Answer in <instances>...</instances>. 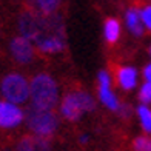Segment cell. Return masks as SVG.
Here are the masks:
<instances>
[{
  "label": "cell",
  "mask_w": 151,
  "mask_h": 151,
  "mask_svg": "<svg viewBox=\"0 0 151 151\" xmlns=\"http://www.w3.org/2000/svg\"><path fill=\"white\" fill-rule=\"evenodd\" d=\"M127 23H128V28L131 29V32L134 36H142L143 28L140 25V11H137L134 8L128 9L127 12Z\"/></svg>",
  "instance_id": "4fadbf2b"
},
{
  "label": "cell",
  "mask_w": 151,
  "mask_h": 151,
  "mask_svg": "<svg viewBox=\"0 0 151 151\" xmlns=\"http://www.w3.org/2000/svg\"><path fill=\"white\" fill-rule=\"evenodd\" d=\"M25 120L32 134L50 137L59 127V117L52 109H43L31 105L25 113Z\"/></svg>",
  "instance_id": "3957f363"
},
{
  "label": "cell",
  "mask_w": 151,
  "mask_h": 151,
  "mask_svg": "<svg viewBox=\"0 0 151 151\" xmlns=\"http://www.w3.org/2000/svg\"><path fill=\"white\" fill-rule=\"evenodd\" d=\"M29 99L31 105L37 108L54 109L59 100V88L56 80L45 73L34 76L29 82Z\"/></svg>",
  "instance_id": "7a4b0ae2"
},
{
  "label": "cell",
  "mask_w": 151,
  "mask_h": 151,
  "mask_svg": "<svg viewBox=\"0 0 151 151\" xmlns=\"http://www.w3.org/2000/svg\"><path fill=\"white\" fill-rule=\"evenodd\" d=\"M94 108V100L85 91H73L65 96L62 102L60 111L62 116L68 120H77L82 117V114L86 111H91Z\"/></svg>",
  "instance_id": "5b68a950"
},
{
  "label": "cell",
  "mask_w": 151,
  "mask_h": 151,
  "mask_svg": "<svg viewBox=\"0 0 151 151\" xmlns=\"http://www.w3.org/2000/svg\"><path fill=\"white\" fill-rule=\"evenodd\" d=\"M0 93L6 100L22 105L29 99V82L20 73H9L0 82Z\"/></svg>",
  "instance_id": "277c9868"
},
{
  "label": "cell",
  "mask_w": 151,
  "mask_h": 151,
  "mask_svg": "<svg viewBox=\"0 0 151 151\" xmlns=\"http://www.w3.org/2000/svg\"><path fill=\"white\" fill-rule=\"evenodd\" d=\"M6 151H9V150H6Z\"/></svg>",
  "instance_id": "7402d4cb"
},
{
  "label": "cell",
  "mask_w": 151,
  "mask_h": 151,
  "mask_svg": "<svg viewBox=\"0 0 151 151\" xmlns=\"http://www.w3.org/2000/svg\"><path fill=\"white\" fill-rule=\"evenodd\" d=\"M19 31L43 52H59L65 46L63 20L59 14L25 11L19 17Z\"/></svg>",
  "instance_id": "6da1fadb"
},
{
  "label": "cell",
  "mask_w": 151,
  "mask_h": 151,
  "mask_svg": "<svg viewBox=\"0 0 151 151\" xmlns=\"http://www.w3.org/2000/svg\"><path fill=\"white\" fill-rule=\"evenodd\" d=\"M25 120V113L17 104L9 100H0V128L12 129Z\"/></svg>",
  "instance_id": "8992f818"
},
{
  "label": "cell",
  "mask_w": 151,
  "mask_h": 151,
  "mask_svg": "<svg viewBox=\"0 0 151 151\" xmlns=\"http://www.w3.org/2000/svg\"><path fill=\"white\" fill-rule=\"evenodd\" d=\"M105 39L108 43H116L120 36V23L117 19H106L105 22Z\"/></svg>",
  "instance_id": "7c38bea8"
},
{
  "label": "cell",
  "mask_w": 151,
  "mask_h": 151,
  "mask_svg": "<svg viewBox=\"0 0 151 151\" xmlns=\"http://www.w3.org/2000/svg\"><path fill=\"white\" fill-rule=\"evenodd\" d=\"M86 140H88V137H86V136H82V137H80V142H82V143H85Z\"/></svg>",
  "instance_id": "ffe728a7"
},
{
  "label": "cell",
  "mask_w": 151,
  "mask_h": 151,
  "mask_svg": "<svg viewBox=\"0 0 151 151\" xmlns=\"http://www.w3.org/2000/svg\"><path fill=\"white\" fill-rule=\"evenodd\" d=\"M139 99L143 104H151V82L143 83V86L140 88V93H139Z\"/></svg>",
  "instance_id": "9a60e30c"
},
{
  "label": "cell",
  "mask_w": 151,
  "mask_h": 151,
  "mask_svg": "<svg viewBox=\"0 0 151 151\" xmlns=\"http://www.w3.org/2000/svg\"><path fill=\"white\" fill-rule=\"evenodd\" d=\"M99 97L104 102V105H106L109 109H113V111L119 109V100L116 97V94L111 91V79L105 71L99 73Z\"/></svg>",
  "instance_id": "ba28073f"
},
{
  "label": "cell",
  "mask_w": 151,
  "mask_h": 151,
  "mask_svg": "<svg viewBox=\"0 0 151 151\" xmlns=\"http://www.w3.org/2000/svg\"><path fill=\"white\" fill-rule=\"evenodd\" d=\"M143 77H145L147 82H151V63L143 68Z\"/></svg>",
  "instance_id": "ac0fdd59"
},
{
  "label": "cell",
  "mask_w": 151,
  "mask_h": 151,
  "mask_svg": "<svg viewBox=\"0 0 151 151\" xmlns=\"http://www.w3.org/2000/svg\"><path fill=\"white\" fill-rule=\"evenodd\" d=\"M150 52H151V48H150Z\"/></svg>",
  "instance_id": "44dd1931"
},
{
  "label": "cell",
  "mask_w": 151,
  "mask_h": 151,
  "mask_svg": "<svg viewBox=\"0 0 151 151\" xmlns=\"http://www.w3.org/2000/svg\"><path fill=\"white\" fill-rule=\"evenodd\" d=\"M140 19H142L143 25H145L147 28L151 31V5L145 6V8L140 11Z\"/></svg>",
  "instance_id": "2e32d148"
},
{
  "label": "cell",
  "mask_w": 151,
  "mask_h": 151,
  "mask_svg": "<svg viewBox=\"0 0 151 151\" xmlns=\"http://www.w3.org/2000/svg\"><path fill=\"white\" fill-rule=\"evenodd\" d=\"M145 151H151V140L148 139V143H147V148H145Z\"/></svg>",
  "instance_id": "d6986e66"
},
{
  "label": "cell",
  "mask_w": 151,
  "mask_h": 151,
  "mask_svg": "<svg viewBox=\"0 0 151 151\" xmlns=\"http://www.w3.org/2000/svg\"><path fill=\"white\" fill-rule=\"evenodd\" d=\"M31 6L34 11L42 12V14H54L57 11L60 0H31Z\"/></svg>",
  "instance_id": "8fae6325"
},
{
  "label": "cell",
  "mask_w": 151,
  "mask_h": 151,
  "mask_svg": "<svg viewBox=\"0 0 151 151\" xmlns=\"http://www.w3.org/2000/svg\"><path fill=\"white\" fill-rule=\"evenodd\" d=\"M9 52L17 63H31L34 60V43L23 36H16L9 42Z\"/></svg>",
  "instance_id": "52a82bcc"
},
{
  "label": "cell",
  "mask_w": 151,
  "mask_h": 151,
  "mask_svg": "<svg viewBox=\"0 0 151 151\" xmlns=\"http://www.w3.org/2000/svg\"><path fill=\"white\" fill-rule=\"evenodd\" d=\"M117 83L123 90H133L137 83V71L131 66H122L117 70Z\"/></svg>",
  "instance_id": "30bf717a"
},
{
  "label": "cell",
  "mask_w": 151,
  "mask_h": 151,
  "mask_svg": "<svg viewBox=\"0 0 151 151\" xmlns=\"http://www.w3.org/2000/svg\"><path fill=\"white\" fill-rule=\"evenodd\" d=\"M17 151H51V145L46 137L31 134V136H23L19 140Z\"/></svg>",
  "instance_id": "9c48e42d"
},
{
  "label": "cell",
  "mask_w": 151,
  "mask_h": 151,
  "mask_svg": "<svg viewBox=\"0 0 151 151\" xmlns=\"http://www.w3.org/2000/svg\"><path fill=\"white\" fill-rule=\"evenodd\" d=\"M147 143H148L147 137H137V139L134 140V150L136 151H145Z\"/></svg>",
  "instance_id": "e0dca14e"
},
{
  "label": "cell",
  "mask_w": 151,
  "mask_h": 151,
  "mask_svg": "<svg viewBox=\"0 0 151 151\" xmlns=\"http://www.w3.org/2000/svg\"><path fill=\"white\" fill-rule=\"evenodd\" d=\"M137 114H139L142 128L145 129L147 133L151 134V109L147 105H140L139 108H137Z\"/></svg>",
  "instance_id": "5bb4252c"
}]
</instances>
